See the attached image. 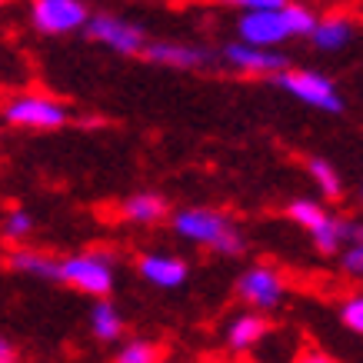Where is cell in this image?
<instances>
[{"mask_svg":"<svg viewBox=\"0 0 363 363\" xmlns=\"http://www.w3.org/2000/svg\"><path fill=\"white\" fill-rule=\"evenodd\" d=\"M174 230L184 237V240H194V243H203V247H213V250L233 253L243 250V237L233 230V223L217 213V210H203V207H190V210H180L174 217Z\"/></svg>","mask_w":363,"mask_h":363,"instance_id":"obj_1","label":"cell"},{"mask_svg":"<svg viewBox=\"0 0 363 363\" xmlns=\"http://www.w3.org/2000/svg\"><path fill=\"white\" fill-rule=\"evenodd\" d=\"M57 280L90 297H107L113 286V270L100 253H77L57 264Z\"/></svg>","mask_w":363,"mask_h":363,"instance_id":"obj_2","label":"cell"},{"mask_svg":"<svg viewBox=\"0 0 363 363\" xmlns=\"http://www.w3.org/2000/svg\"><path fill=\"white\" fill-rule=\"evenodd\" d=\"M277 84L290 94V97L303 100L307 107H317V111H327V113H337L343 111V97L337 94L333 80H327L323 74H313V70H284L277 74Z\"/></svg>","mask_w":363,"mask_h":363,"instance_id":"obj_3","label":"cell"},{"mask_svg":"<svg viewBox=\"0 0 363 363\" xmlns=\"http://www.w3.org/2000/svg\"><path fill=\"white\" fill-rule=\"evenodd\" d=\"M84 30H87L90 40L111 47V50H117V54H143L147 44H150L143 27L123 21V17H113V13H94Z\"/></svg>","mask_w":363,"mask_h":363,"instance_id":"obj_4","label":"cell"},{"mask_svg":"<svg viewBox=\"0 0 363 363\" xmlns=\"http://www.w3.org/2000/svg\"><path fill=\"white\" fill-rule=\"evenodd\" d=\"M4 117L13 127H30V130H57L67 123L64 104L50 97H37V94H23L4 107Z\"/></svg>","mask_w":363,"mask_h":363,"instance_id":"obj_5","label":"cell"},{"mask_svg":"<svg viewBox=\"0 0 363 363\" xmlns=\"http://www.w3.org/2000/svg\"><path fill=\"white\" fill-rule=\"evenodd\" d=\"M284 7H270V11H243V17L237 21V33H240V44L250 47H264V50H274L280 40L290 37L284 21Z\"/></svg>","mask_w":363,"mask_h":363,"instance_id":"obj_6","label":"cell"},{"mask_svg":"<svg viewBox=\"0 0 363 363\" xmlns=\"http://www.w3.org/2000/svg\"><path fill=\"white\" fill-rule=\"evenodd\" d=\"M30 21L44 33H70L77 27H87L90 13L77 0H37L30 7Z\"/></svg>","mask_w":363,"mask_h":363,"instance_id":"obj_7","label":"cell"},{"mask_svg":"<svg viewBox=\"0 0 363 363\" xmlns=\"http://www.w3.org/2000/svg\"><path fill=\"white\" fill-rule=\"evenodd\" d=\"M223 60L243 74H264V77H277L290 70V60L277 50H264V47H250V44H227L223 47Z\"/></svg>","mask_w":363,"mask_h":363,"instance_id":"obj_8","label":"cell"},{"mask_svg":"<svg viewBox=\"0 0 363 363\" xmlns=\"http://www.w3.org/2000/svg\"><path fill=\"white\" fill-rule=\"evenodd\" d=\"M237 294H240L247 303L260 310H270L284 300V280L277 277V270L270 267H250L243 270V277L237 280Z\"/></svg>","mask_w":363,"mask_h":363,"instance_id":"obj_9","label":"cell"},{"mask_svg":"<svg viewBox=\"0 0 363 363\" xmlns=\"http://www.w3.org/2000/svg\"><path fill=\"white\" fill-rule=\"evenodd\" d=\"M143 57H150L154 64L164 67H184V70H194V67L210 64V50L197 44H174V40H150Z\"/></svg>","mask_w":363,"mask_h":363,"instance_id":"obj_10","label":"cell"},{"mask_svg":"<svg viewBox=\"0 0 363 363\" xmlns=\"http://www.w3.org/2000/svg\"><path fill=\"white\" fill-rule=\"evenodd\" d=\"M140 277L147 284L174 290V286L187 284V264L170 253H147V257H140Z\"/></svg>","mask_w":363,"mask_h":363,"instance_id":"obj_11","label":"cell"},{"mask_svg":"<svg viewBox=\"0 0 363 363\" xmlns=\"http://www.w3.org/2000/svg\"><path fill=\"white\" fill-rule=\"evenodd\" d=\"M350 37H353V21L350 17H340V13L317 21V27L310 33V40H313L320 50H340Z\"/></svg>","mask_w":363,"mask_h":363,"instance_id":"obj_12","label":"cell"},{"mask_svg":"<svg viewBox=\"0 0 363 363\" xmlns=\"http://www.w3.org/2000/svg\"><path fill=\"white\" fill-rule=\"evenodd\" d=\"M267 330H270V327H267V320L260 317V313H240L237 320H230L227 343H230L233 350H250Z\"/></svg>","mask_w":363,"mask_h":363,"instance_id":"obj_13","label":"cell"},{"mask_svg":"<svg viewBox=\"0 0 363 363\" xmlns=\"http://www.w3.org/2000/svg\"><path fill=\"white\" fill-rule=\"evenodd\" d=\"M167 213V200L160 194H133L123 203V217L133 223H157Z\"/></svg>","mask_w":363,"mask_h":363,"instance_id":"obj_14","label":"cell"},{"mask_svg":"<svg viewBox=\"0 0 363 363\" xmlns=\"http://www.w3.org/2000/svg\"><path fill=\"white\" fill-rule=\"evenodd\" d=\"M11 267L27 277H37V280H57V260H50L40 250H17L11 257Z\"/></svg>","mask_w":363,"mask_h":363,"instance_id":"obj_15","label":"cell"},{"mask_svg":"<svg viewBox=\"0 0 363 363\" xmlns=\"http://www.w3.org/2000/svg\"><path fill=\"white\" fill-rule=\"evenodd\" d=\"M313 237V247L320 253H337L347 243V220H337V217H327V220L320 223L317 230L310 233Z\"/></svg>","mask_w":363,"mask_h":363,"instance_id":"obj_16","label":"cell"},{"mask_svg":"<svg viewBox=\"0 0 363 363\" xmlns=\"http://www.w3.org/2000/svg\"><path fill=\"white\" fill-rule=\"evenodd\" d=\"M90 327H94V337H97V340H117L123 333V320L111 303H97L94 313H90Z\"/></svg>","mask_w":363,"mask_h":363,"instance_id":"obj_17","label":"cell"},{"mask_svg":"<svg viewBox=\"0 0 363 363\" xmlns=\"http://www.w3.org/2000/svg\"><path fill=\"white\" fill-rule=\"evenodd\" d=\"M284 21H286L290 37H310V33H313V27H317L313 11H310V7H303V4H286V7H284Z\"/></svg>","mask_w":363,"mask_h":363,"instance_id":"obj_18","label":"cell"},{"mask_svg":"<svg viewBox=\"0 0 363 363\" xmlns=\"http://www.w3.org/2000/svg\"><path fill=\"white\" fill-rule=\"evenodd\" d=\"M286 213H290V220L300 223V227H303V230H310V233L327 220V213H323V207H320L317 200H294Z\"/></svg>","mask_w":363,"mask_h":363,"instance_id":"obj_19","label":"cell"},{"mask_svg":"<svg viewBox=\"0 0 363 363\" xmlns=\"http://www.w3.org/2000/svg\"><path fill=\"white\" fill-rule=\"evenodd\" d=\"M310 177L317 180L323 197H340V177L327 160H310Z\"/></svg>","mask_w":363,"mask_h":363,"instance_id":"obj_20","label":"cell"},{"mask_svg":"<svg viewBox=\"0 0 363 363\" xmlns=\"http://www.w3.org/2000/svg\"><path fill=\"white\" fill-rule=\"evenodd\" d=\"M113 363H160V350L147 340H130L121 353H117Z\"/></svg>","mask_w":363,"mask_h":363,"instance_id":"obj_21","label":"cell"},{"mask_svg":"<svg viewBox=\"0 0 363 363\" xmlns=\"http://www.w3.org/2000/svg\"><path fill=\"white\" fill-rule=\"evenodd\" d=\"M30 227H33L30 213H27V210H13L11 217H7V223H4V233H7L11 240H21V237L30 233Z\"/></svg>","mask_w":363,"mask_h":363,"instance_id":"obj_22","label":"cell"},{"mask_svg":"<svg viewBox=\"0 0 363 363\" xmlns=\"http://www.w3.org/2000/svg\"><path fill=\"white\" fill-rule=\"evenodd\" d=\"M340 320L350 327L353 333H363V294L360 297H350L340 310Z\"/></svg>","mask_w":363,"mask_h":363,"instance_id":"obj_23","label":"cell"},{"mask_svg":"<svg viewBox=\"0 0 363 363\" xmlns=\"http://www.w3.org/2000/svg\"><path fill=\"white\" fill-rule=\"evenodd\" d=\"M343 270L353 277H363V243H350L343 253Z\"/></svg>","mask_w":363,"mask_h":363,"instance_id":"obj_24","label":"cell"},{"mask_svg":"<svg viewBox=\"0 0 363 363\" xmlns=\"http://www.w3.org/2000/svg\"><path fill=\"white\" fill-rule=\"evenodd\" d=\"M294 363H333V360H330V357H327L323 350H303Z\"/></svg>","mask_w":363,"mask_h":363,"instance_id":"obj_25","label":"cell"},{"mask_svg":"<svg viewBox=\"0 0 363 363\" xmlns=\"http://www.w3.org/2000/svg\"><path fill=\"white\" fill-rule=\"evenodd\" d=\"M284 0H243V11H270V7H280Z\"/></svg>","mask_w":363,"mask_h":363,"instance_id":"obj_26","label":"cell"},{"mask_svg":"<svg viewBox=\"0 0 363 363\" xmlns=\"http://www.w3.org/2000/svg\"><path fill=\"white\" fill-rule=\"evenodd\" d=\"M0 363H17V353H13V347L4 337H0Z\"/></svg>","mask_w":363,"mask_h":363,"instance_id":"obj_27","label":"cell"}]
</instances>
